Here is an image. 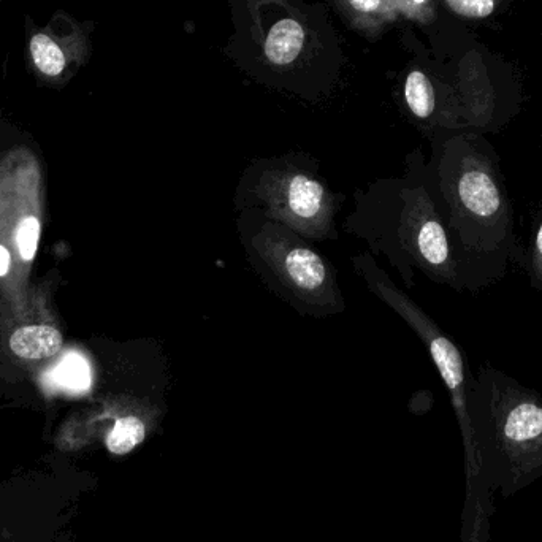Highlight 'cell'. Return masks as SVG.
Listing matches in <instances>:
<instances>
[{"mask_svg":"<svg viewBox=\"0 0 542 542\" xmlns=\"http://www.w3.org/2000/svg\"><path fill=\"white\" fill-rule=\"evenodd\" d=\"M145 435V424L138 417L127 416L118 419L107 438L108 451L115 455L129 454L142 443Z\"/></svg>","mask_w":542,"mask_h":542,"instance_id":"11","label":"cell"},{"mask_svg":"<svg viewBox=\"0 0 542 542\" xmlns=\"http://www.w3.org/2000/svg\"><path fill=\"white\" fill-rule=\"evenodd\" d=\"M27 67L50 86H64L88 62L91 39L88 26L69 12L58 10L45 26L26 16Z\"/></svg>","mask_w":542,"mask_h":542,"instance_id":"7","label":"cell"},{"mask_svg":"<svg viewBox=\"0 0 542 542\" xmlns=\"http://www.w3.org/2000/svg\"><path fill=\"white\" fill-rule=\"evenodd\" d=\"M452 12L468 18H485L493 12V0H446Z\"/></svg>","mask_w":542,"mask_h":542,"instance_id":"15","label":"cell"},{"mask_svg":"<svg viewBox=\"0 0 542 542\" xmlns=\"http://www.w3.org/2000/svg\"><path fill=\"white\" fill-rule=\"evenodd\" d=\"M344 195L330 188L310 157L257 159L246 165L233 192L235 211L256 208L311 243L338 240L336 216Z\"/></svg>","mask_w":542,"mask_h":542,"instance_id":"6","label":"cell"},{"mask_svg":"<svg viewBox=\"0 0 542 542\" xmlns=\"http://www.w3.org/2000/svg\"><path fill=\"white\" fill-rule=\"evenodd\" d=\"M343 229L365 241L373 256L386 257L406 287L416 284L419 271L462 292L454 246L420 151L406 157L403 175L379 178L355 192Z\"/></svg>","mask_w":542,"mask_h":542,"instance_id":"2","label":"cell"},{"mask_svg":"<svg viewBox=\"0 0 542 542\" xmlns=\"http://www.w3.org/2000/svg\"><path fill=\"white\" fill-rule=\"evenodd\" d=\"M10 270V252L5 246H0V276H5Z\"/></svg>","mask_w":542,"mask_h":542,"instance_id":"17","label":"cell"},{"mask_svg":"<svg viewBox=\"0 0 542 542\" xmlns=\"http://www.w3.org/2000/svg\"><path fill=\"white\" fill-rule=\"evenodd\" d=\"M473 424L492 493L511 498L542 478V395L498 368L476 375Z\"/></svg>","mask_w":542,"mask_h":542,"instance_id":"4","label":"cell"},{"mask_svg":"<svg viewBox=\"0 0 542 542\" xmlns=\"http://www.w3.org/2000/svg\"><path fill=\"white\" fill-rule=\"evenodd\" d=\"M427 164L457 257L460 289L478 294L500 283L523 256L500 161L489 143L465 135L438 143Z\"/></svg>","mask_w":542,"mask_h":542,"instance_id":"1","label":"cell"},{"mask_svg":"<svg viewBox=\"0 0 542 542\" xmlns=\"http://www.w3.org/2000/svg\"><path fill=\"white\" fill-rule=\"evenodd\" d=\"M405 99L409 111L420 121H427L435 113V89L422 72L409 75L405 84Z\"/></svg>","mask_w":542,"mask_h":542,"instance_id":"10","label":"cell"},{"mask_svg":"<svg viewBox=\"0 0 542 542\" xmlns=\"http://www.w3.org/2000/svg\"><path fill=\"white\" fill-rule=\"evenodd\" d=\"M305 42L303 27L295 20H283L271 27L265 43V53L278 65L291 64L297 59Z\"/></svg>","mask_w":542,"mask_h":542,"instance_id":"9","label":"cell"},{"mask_svg":"<svg viewBox=\"0 0 542 542\" xmlns=\"http://www.w3.org/2000/svg\"><path fill=\"white\" fill-rule=\"evenodd\" d=\"M349 4L359 12L371 13L378 10L381 0H349Z\"/></svg>","mask_w":542,"mask_h":542,"instance_id":"16","label":"cell"},{"mask_svg":"<svg viewBox=\"0 0 542 542\" xmlns=\"http://www.w3.org/2000/svg\"><path fill=\"white\" fill-rule=\"evenodd\" d=\"M237 233L249 267L300 316L324 319L346 311L338 270L311 241L256 208L238 211Z\"/></svg>","mask_w":542,"mask_h":542,"instance_id":"5","label":"cell"},{"mask_svg":"<svg viewBox=\"0 0 542 542\" xmlns=\"http://www.w3.org/2000/svg\"><path fill=\"white\" fill-rule=\"evenodd\" d=\"M40 240V222L34 216L23 219L20 226L16 229V246L20 251L21 259H34L35 252L39 248Z\"/></svg>","mask_w":542,"mask_h":542,"instance_id":"14","label":"cell"},{"mask_svg":"<svg viewBox=\"0 0 542 542\" xmlns=\"http://www.w3.org/2000/svg\"><path fill=\"white\" fill-rule=\"evenodd\" d=\"M355 275L368 291L403 319L427 349L433 365L443 379L452 408L459 422L465 449L466 501L463 509V542H492L493 493L485 476L484 460L473 424L476 375L459 344L447 335L438 322L390 278L371 252L351 257Z\"/></svg>","mask_w":542,"mask_h":542,"instance_id":"3","label":"cell"},{"mask_svg":"<svg viewBox=\"0 0 542 542\" xmlns=\"http://www.w3.org/2000/svg\"><path fill=\"white\" fill-rule=\"evenodd\" d=\"M519 265L525 271L531 289L542 292V210L536 222L535 232L531 235L530 245L523 248Z\"/></svg>","mask_w":542,"mask_h":542,"instance_id":"13","label":"cell"},{"mask_svg":"<svg viewBox=\"0 0 542 542\" xmlns=\"http://www.w3.org/2000/svg\"><path fill=\"white\" fill-rule=\"evenodd\" d=\"M53 379L62 389L83 392L91 384L88 363L81 355L69 354L54 368Z\"/></svg>","mask_w":542,"mask_h":542,"instance_id":"12","label":"cell"},{"mask_svg":"<svg viewBox=\"0 0 542 542\" xmlns=\"http://www.w3.org/2000/svg\"><path fill=\"white\" fill-rule=\"evenodd\" d=\"M10 348L21 359H50L61 351L62 335L51 325H26L10 336Z\"/></svg>","mask_w":542,"mask_h":542,"instance_id":"8","label":"cell"}]
</instances>
